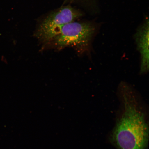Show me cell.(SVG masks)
I'll list each match as a JSON object with an SVG mask.
<instances>
[{"instance_id":"cell-1","label":"cell","mask_w":149,"mask_h":149,"mask_svg":"<svg viewBox=\"0 0 149 149\" xmlns=\"http://www.w3.org/2000/svg\"><path fill=\"white\" fill-rule=\"evenodd\" d=\"M121 97L123 109L112 135L118 149H146L148 128L144 113L130 89L123 87Z\"/></svg>"},{"instance_id":"cell-2","label":"cell","mask_w":149,"mask_h":149,"mask_svg":"<svg viewBox=\"0 0 149 149\" xmlns=\"http://www.w3.org/2000/svg\"><path fill=\"white\" fill-rule=\"evenodd\" d=\"M94 31V28L88 23L72 22L65 25L53 40L58 48L72 46L83 53L88 50Z\"/></svg>"},{"instance_id":"cell-3","label":"cell","mask_w":149,"mask_h":149,"mask_svg":"<svg viewBox=\"0 0 149 149\" xmlns=\"http://www.w3.org/2000/svg\"><path fill=\"white\" fill-rule=\"evenodd\" d=\"M82 14L70 6L63 7L47 17L37 31V36L44 42L53 40L66 24L74 22Z\"/></svg>"},{"instance_id":"cell-4","label":"cell","mask_w":149,"mask_h":149,"mask_svg":"<svg viewBox=\"0 0 149 149\" xmlns=\"http://www.w3.org/2000/svg\"><path fill=\"white\" fill-rule=\"evenodd\" d=\"M149 22H146L138 32L136 36L137 47L140 54V72L146 73L149 70Z\"/></svg>"}]
</instances>
